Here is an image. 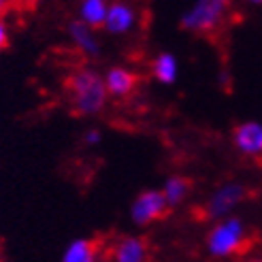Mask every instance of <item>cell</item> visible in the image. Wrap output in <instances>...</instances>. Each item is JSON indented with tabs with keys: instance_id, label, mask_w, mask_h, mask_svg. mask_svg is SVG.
Masks as SVG:
<instances>
[{
	"instance_id": "obj_16",
	"label": "cell",
	"mask_w": 262,
	"mask_h": 262,
	"mask_svg": "<svg viewBox=\"0 0 262 262\" xmlns=\"http://www.w3.org/2000/svg\"><path fill=\"white\" fill-rule=\"evenodd\" d=\"M9 41H11V30H9V24H7V19H5V17H0V51L7 49Z\"/></svg>"
},
{
	"instance_id": "obj_14",
	"label": "cell",
	"mask_w": 262,
	"mask_h": 262,
	"mask_svg": "<svg viewBox=\"0 0 262 262\" xmlns=\"http://www.w3.org/2000/svg\"><path fill=\"white\" fill-rule=\"evenodd\" d=\"M160 192L164 196L168 209H171V207H179L183 201L188 199V194H190V181L183 177V175H171V177L164 179Z\"/></svg>"
},
{
	"instance_id": "obj_8",
	"label": "cell",
	"mask_w": 262,
	"mask_h": 262,
	"mask_svg": "<svg viewBox=\"0 0 262 262\" xmlns=\"http://www.w3.org/2000/svg\"><path fill=\"white\" fill-rule=\"evenodd\" d=\"M104 88H107L109 98H126L135 92L139 83V75L128 67H111L102 75Z\"/></svg>"
},
{
	"instance_id": "obj_15",
	"label": "cell",
	"mask_w": 262,
	"mask_h": 262,
	"mask_svg": "<svg viewBox=\"0 0 262 262\" xmlns=\"http://www.w3.org/2000/svg\"><path fill=\"white\" fill-rule=\"evenodd\" d=\"M83 143L88 147H96L98 143H102V130L98 128H88L83 133Z\"/></svg>"
},
{
	"instance_id": "obj_4",
	"label": "cell",
	"mask_w": 262,
	"mask_h": 262,
	"mask_svg": "<svg viewBox=\"0 0 262 262\" xmlns=\"http://www.w3.org/2000/svg\"><path fill=\"white\" fill-rule=\"evenodd\" d=\"M245 199V186L239 181H226L217 186L205 201V215L213 222L230 217Z\"/></svg>"
},
{
	"instance_id": "obj_1",
	"label": "cell",
	"mask_w": 262,
	"mask_h": 262,
	"mask_svg": "<svg viewBox=\"0 0 262 262\" xmlns=\"http://www.w3.org/2000/svg\"><path fill=\"white\" fill-rule=\"evenodd\" d=\"M67 90H69V100H71L73 111L79 115H85V117L102 113V109L107 107V102H109L102 73L90 69V67L77 69L69 77Z\"/></svg>"
},
{
	"instance_id": "obj_3",
	"label": "cell",
	"mask_w": 262,
	"mask_h": 262,
	"mask_svg": "<svg viewBox=\"0 0 262 262\" xmlns=\"http://www.w3.org/2000/svg\"><path fill=\"white\" fill-rule=\"evenodd\" d=\"M228 15L226 0H196L181 13L179 26L194 34H207L217 30Z\"/></svg>"
},
{
	"instance_id": "obj_9",
	"label": "cell",
	"mask_w": 262,
	"mask_h": 262,
	"mask_svg": "<svg viewBox=\"0 0 262 262\" xmlns=\"http://www.w3.org/2000/svg\"><path fill=\"white\" fill-rule=\"evenodd\" d=\"M67 32H69L71 43L79 49L85 58H98L100 56V41L96 36V30H92L90 26L81 24L79 19H73L69 24Z\"/></svg>"
},
{
	"instance_id": "obj_12",
	"label": "cell",
	"mask_w": 262,
	"mask_h": 262,
	"mask_svg": "<svg viewBox=\"0 0 262 262\" xmlns=\"http://www.w3.org/2000/svg\"><path fill=\"white\" fill-rule=\"evenodd\" d=\"M151 77L162 85H173L179 79V60L171 51H160L151 60Z\"/></svg>"
},
{
	"instance_id": "obj_18",
	"label": "cell",
	"mask_w": 262,
	"mask_h": 262,
	"mask_svg": "<svg viewBox=\"0 0 262 262\" xmlns=\"http://www.w3.org/2000/svg\"><path fill=\"white\" fill-rule=\"evenodd\" d=\"M243 262H262V258H247V260H243Z\"/></svg>"
},
{
	"instance_id": "obj_5",
	"label": "cell",
	"mask_w": 262,
	"mask_h": 262,
	"mask_svg": "<svg viewBox=\"0 0 262 262\" xmlns=\"http://www.w3.org/2000/svg\"><path fill=\"white\" fill-rule=\"evenodd\" d=\"M168 211V205L164 201V196L160 190H143L141 194L135 196V201L130 203V222L135 226L143 228V226H149L154 222H158L160 217H164V213Z\"/></svg>"
},
{
	"instance_id": "obj_17",
	"label": "cell",
	"mask_w": 262,
	"mask_h": 262,
	"mask_svg": "<svg viewBox=\"0 0 262 262\" xmlns=\"http://www.w3.org/2000/svg\"><path fill=\"white\" fill-rule=\"evenodd\" d=\"M9 9V3H7V0H0V17H3V13Z\"/></svg>"
},
{
	"instance_id": "obj_6",
	"label": "cell",
	"mask_w": 262,
	"mask_h": 262,
	"mask_svg": "<svg viewBox=\"0 0 262 262\" xmlns=\"http://www.w3.org/2000/svg\"><path fill=\"white\" fill-rule=\"evenodd\" d=\"M137 24H139V11L133 5L117 0V3H111L107 7V17H104L102 28L111 36H126L137 28Z\"/></svg>"
},
{
	"instance_id": "obj_7",
	"label": "cell",
	"mask_w": 262,
	"mask_h": 262,
	"mask_svg": "<svg viewBox=\"0 0 262 262\" xmlns=\"http://www.w3.org/2000/svg\"><path fill=\"white\" fill-rule=\"evenodd\" d=\"M232 145L239 154L247 156V158L262 156V124L256 120L237 124L232 130Z\"/></svg>"
},
{
	"instance_id": "obj_11",
	"label": "cell",
	"mask_w": 262,
	"mask_h": 262,
	"mask_svg": "<svg viewBox=\"0 0 262 262\" xmlns=\"http://www.w3.org/2000/svg\"><path fill=\"white\" fill-rule=\"evenodd\" d=\"M100 247L90 237H77L64 247L60 262H98Z\"/></svg>"
},
{
	"instance_id": "obj_13",
	"label": "cell",
	"mask_w": 262,
	"mask_h": 262,
	"mask_svg": "<svg viewBox=\"0 0 262 262\" xmlns=\"http://www.w3.org/2000/svg\"><path fill=\"white\" fill-rule=\"evenodd\" d=\"M107 7L109 3H104V0H81L79 9H77V19L90 26L92 30L102 28L104 17H107Z\"/></svg>"
},
{
	"instance_id": "obj_10",
	"label": "cell",
	"mask_w": 262,
	"mask_h": 262,
	"mask_svg": "<svg viewBox=\"0 0 262 262\" xmlns=\"http://www.w3.org/2000/svg\"><path fill=\"white\" fill-rule=\"evenodd\" d=\"M111 262H147V243L145 239L126 234L113 247Z\"/></svg>"
},
{
	"instance_id": "obj_2",
	"label": "cell",
	"mask_w": 262,
	"mask_h": 262,
	"mask_svg": "<svg viewBox=\"0 0 262 262\" xmlns=\"http://www.w3.org/2000/svg\"><path fill=\"white\" fill-rule=\"evenodd\" d=\"M247 241V226L245 222L237 215H230L215 222V224L209 228L207 239H205V247L207 254L217 260H226L237 256L243 245Z\"/></svg>"
}]
</instances>
